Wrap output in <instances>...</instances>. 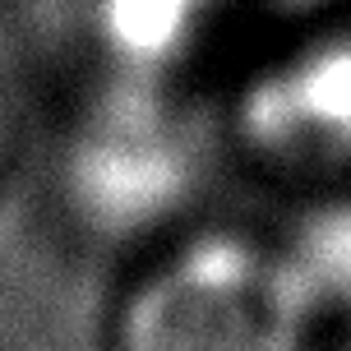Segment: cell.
I'll return each instance as SVG.
<instances>
[{
	"label": "cell",
	"mask_w": 351,
	"mask_h": 351,
	"mask_svg": "<svg viewBox=\"0 0 351 351\" xmlns=\"http://www.w3.org/2000/svg\"><path fill=\"white\" fill-rule=\"evenodd\" d=\"M315 315L282 245L199 227L167 241L121 291L111 351H310Z\"/></svg>",
	"instance_id": "cell-1"
},
{
	"label": "cell",
	"mask_w": 351,
	"mask_h": 351,
	"mask_svg": "<svg viewBox=\"0 0 351 351\" xmlns=\"http://www.w3.org/2000/svg\"><path fill=\"white\" fill-rule=\"evenodd\" d=\"M208 180L204 130L158 93H121L93 106L65 143L60 190L97 241L162 236Z\"/></svg>",
	"instance_id": "cell-2"
},
{
	"label": "cell",
	"mask_w": 351,
	"mask_h": 351,
	"mask_svg": "<svg viewBox=\"0 0 351 351\" xmlns=\"http://www.w3.org/2000/svg\"><path fill=\"white\" fill-rule=\"evenodd\" d=\"M236 148L259 171L333 190L351 176V37L310 42L259 70L231 116Z\"/></svg>",
	"instance_id": "cell-3"
},
{
	"label": "cell",
	"mask_w": 351,
	"mask_h": 351,
	"mask_svg": "<svg viewBox=\"0 0 351 351\" xmlns=\"http://www.w3.org/2000/svg\"><path fill=\"white\" fill-rule=\"evenodd\" d=\"M287 259L319 315L342 310L351 319V190H324L287 231Z\"/></svg>",
	"instance_id": "cell-4"
},
{
	"label": "cell",
	"mask_w": 351,
	"mask_h": 351,
	"mask_svg": "<svg viewBox=\"0 0 351 351\" xmlns=\"http://www.w3.org/2000/svg\"><path fill=\"white\" fill-rule=\"evenodd\" d=\"M328 351H351V328H347V337H337V342H333Z\"/></svg>",
	"instance_id": "cell-5"
}]
</instances>
